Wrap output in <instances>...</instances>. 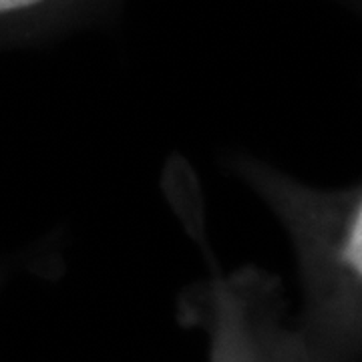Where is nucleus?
Instances as JSON below:
<instances>
[{
  "mask_svg": "<svg viewBox=\"0 0 362 362\" xmlns=\"http://www.w3.org/2000/svg\"><path fill=\"white\" fill-rule=\"evenodd\" d=\"M0 280H2V272H0Z\"/></svg>",
  "mask_w": 362,
  "mask_h": 362,
  "instance_id": "4",
  "label": "nucleus"
},
{
  "mask_svg": "<svg viewBox=\"0 0 362 362\" xmlns=\"http://www.w3.org/2000/svg\"><path fill=\"white\" fill-rule=\"evenodd\" d=\"M232 169L290 235L318 322L350 337L361 312V183L318 189L252 156L233 157Z\"/></svg>",
  "mask_w": 362,
  "mask_h": 362,
  "instance_id": "1",
  "label": "nucleus"
},
{
  "mask_svg": "<svg viewBox=\"0 0 362 362\" xmlns=\"http://www.w3.org/2000/svg\"><path fill=\"white\" fill-rule=\"evenodd\" d=\"M342 2H346V4H358L361 0H342Z\"/></svg>",
  "mask_w": 362,
  "mask_h": 362,
  "instance_id": "3",
  "label": "nucleus"
},
{
  "mask_svg": "<svg viewBox=\"0 0 362 362\" xmlns=\"http://www.w3.org/2000/svg\"><path fill=\"white\" fill-rule=\"evenodd\" d=\"M121 0H0V51L63 35L113 13Z\"/></svg>",
  "mask_w": 362,
  "mask_h": 362,
  "instance_id": "2",
  "label": "nucleus"
}]
</instances>
